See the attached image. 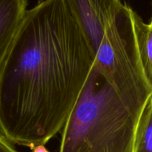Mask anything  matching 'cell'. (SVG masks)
<instances>
[{"mask_svg":"<svg viewBox=\"0 0 152 152\" xmlns=\"http://www.w3.org/2000/svg\"><path fill=\"white\" fill-rule=\"evenodd\" d=\"M94 60L65 0L27 10L0 64V133L14 145H46L62 132Z\"/></svg>","mask_w":152,"mask_h":152,"instance_id":"obj_1","label":"cell"},{"mask_svg":"<svg viewBox=\"0 0 152 152\" xmlns=\"http://www.w3.org/2000/svg\"><path fill=\"white\" fill-rule=\"evenodd\" d=\"M139 118L94 62L62 130L59 152H133Z\"/></svg>","mask_w":152,"mask_h":152,"instance_id":"obj_2","label":"cell"},{"mask_svg":"<svg viewBox=\"0 0 152 152\" xmlns=\"http://www.w3.org/2000/svg\"><path fill=\"white\" fill-rule=\"evenodd\" d=\"M133 11L124 4L110 19L94 62L123 103L140 117L152 95V87L140 59Z\"/></svg>","mask_w":152,"mask_h":152,"instance_id":"obj_3","label":"cell"},{"mask_svg":"<svg viewBox=\"0 0 152 152\" xmlns=\"http://www.w3.org/2000/svg\"><path fill=\"white\" fill-rule=\"evenodd\" d=\"M81 26L94 54L110 19L124 6L121 0H65Z\"/></svg>","mask_w":152,"mask_h":152,"instance_id":"obj_4","label":"cell"},{"mask_svg":"<svg viewBox=\"0 0 152 152\" xmlns=\"http://www.w3.org/2000/svg\"><path fill=\"white\" fill-rule=\"evenodd\" d=\"M28 0H0V64L26 13Z\"/></svg>","mask_w":152,"mask_h":152,"instance_id":"obj_5","label":"cell"},{"mask_svg":"<svg viewBox=\"0 0 152 152\" xmlns=\"http://www.w3.org/2000/svg\"><path fill=\"white\" fill-rule=\"evenodd\" d=\"M133 19L140 59L146 80L152 87V22H144L134 10Z\"/></svg>","mask_w":152,"mask_h":152,"instance_id":"obj_6","label":"cell"},{"mask_svg":"<svg viewBox=\"0 0 152 152\" xmlns=\"http://www.w3.org/2000/svg\"><path fill=\"white\" fill-rule=\"evenodd\" d=\"M133 152H152V95L138 120Z\"/></svg>","mask_w":152,"mask_h":152,"instance_id":"obj_7","label":"cell"},{"mask_svg":"<svg viewBox=\"0 0 152 152\" xmlns=\"http://www.w3.org/2000/svg\"><path fill=\"white\" fill-rule=\"evenodd\" d=\"M0 152H19L14 144L9 141L4 135L0 133Z\"/></svg>","mask_w":152,"mask_h":152,"instance_id":"obj_8","label":"cell"},{"mask_svg":"<svg viewBox=\"0 0 152 152\" xmlns=\"http://www.w3.org/2000/svg\"><path fill=\"white\" fill-rule=\"evenodd\" d=\"M30 149L32 152H50L45 147V145L43 144H39V145H35L34 146L31 147Z\"/></svg>","mask_w":152,"mask_h":152,"instance_id":"obj_9","label":"cell"},{"mask_svg":"<svg viewBox=\"0 0 152 152\" xmlns=\"http://www.w3.org/2000/svg\"><path fill=\"white\" fill-rule=\"evenodd\" d=\"M150 22H152V15H151V21H150Z\"/></svg>","mask_w":152,"mask_h":152,"instance_id":"obj_10","label":"cell"}]
</instances>
